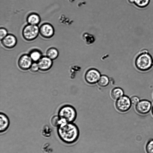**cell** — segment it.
I'll return each mask as SVG.
<instances>
[{"mask_svg":"<svg viewBox=\"0 0 153 153\" xmlns=\"http://www.w3.org/2000/svg\"><path fill=\"white\" fill-rule=\"evenodd\" d=\"M54 34V29L50 24L45 23L39 27V34L43 38L49 39L52 38Z\"/></svg>","mask_w":153,"mask_h":153,"instance_id":"8","label":"cell"},{"mask_svg":"<svg viewBox=\"0 0 153 153\" xmlns=\"http://www.w3.org/2000/svg\"><path fill=\"white\" fill-rule=\"evenodd\" d=\"M29 55L34 62H37L42 56L41 51L36 49L31 50Z\"/></svg>","mask_w":153,"mask_h":153,"instance_id":"17","label":"cell"},{"mask_svg":"<svg viewBox=\"0 0 153 153\" xmlns=\"http://www.w3.org/2000/svg\"><path fill=\"white\" fill-rule=\"evenodd\" d=\"M8 34V32L6 29L3 27L0 29V39L2 40Z\"/></svg>","mask_w":153,"mask_h":153,"instance_id":"24","label":"cell"},{"mask_svg":"<svg viewBox=\"0 0 153 153\" xmlns=\"http://www.w3.org/2000/svg\"><path fill=\"white\" fill-rule=\"evenodd\" d=\"M52 130L48 125H45L43 127L42 130V134L45 137H48L51 136Z\"/></svg>","mask_w":153,"mask_h":153,"instance_id":"20","label":"cell"},{"mask_svg":"<svg viewBox=\"0 0 153 153\" xmlns=\"http://www.w3.org/2000/svg\"><path fill=\"white\" fill-rule=\"evenodd\" d=\"M82 38L85 43L87 45L93 44L95 40L94 36L87 32L83 33L82 36Z\"/></svg>","mask_w":153,"mask_h":153,"instance_id":"16","label":"cell"},{"mask_svg":"<svg viewBox=\"0 0 153 153\" xmlns=\"http://www.w3.org/2000/svg\"><path fill=\"white\" fill-rule=\"evenodd\" d=\"M145 149L147 153H153V139L150 140L147 142Z\"/></svg>","mask_w":153,"mask_h":153,"instance_id":"22","label":"cell"},{"mask_svg":"<svg viewBox=\"0 0 153 153\" xmlns=\"http://www.w3.org/2000/svg\"><path fill=\"white\" fill-rule=\"evenodd\" d=\"M135 0H128L129 2L131 3H134Z\"/></svg>","mask_w":153,"mask_h":153,"instance_id":"26","label":"cell"},{"mask_svg":"<svg viewBox=\"0 0 153 153\" xmlns=\"http://www.w3.org/2000/svg\"><path fill=\"white\" fill-rule=\"evenodd\" d=\"M57 128V133L59 137L65 143H74L79 137L78 128L73 123H62Z\"/></svg>","mask_w":153,"mask_h":153,"instance_id":"1","label":"cell"},{"mask_svg":"<svg viewBox=\"0 0 153 153\" xmlns=\"http://www.w3.org/2000/svg\"><path fill=\"white\" fill-rule=\"evenodd\" d=\"M124 95L123 90L119 87L113 88L110 92V96L114 100H116Z\"/></svg>","mask_w":153,"mask_h":153,"instance_id":"14","label":"cell"},{"mask_svg":"<svg viewBox=\"0 0 153 153\" xmlns=\"http://www.w3.org/2000/svg\"></svg>","mask_w":153,"mask_h":153,"instance_id":"28","label":"cell"},{"mask_svg":"<svg viewBox=\"0 0 153 153\" xmlns=\"http://www.w3.org/2000/svg\"><path fill=\"white\" fill-rule=\"evenodd\" d=\"M30 71L33 73H35L39 70V66L37 62H33L30 69Z\"/></svg>","mask_w":153,"mask_h":153,"instance_id":"23","label":"cell"},{"mask_svg":"<svg viewBox=\"0 0 153 153\" xmlns=\"http://www.w3.org/2000/svg\"><path fill=\"white\" fill-rule=\"evenodd\" d=\"M115 106L116 110L121 113L128 111L132 106L130 98L124 95L116 100Z\"/></svg>","mask_w":153,"mask_h":153,"instance_id":"5","label":"cell"},{"mask_svg":"<svg viewBox=\"0 0 153 153\" xmlns=\"http://www.w3.org/2000/svg\"><path fill=\"white\" fill-rule=\"evenodd\" d=\"M39 34V27L38 25L28 24L23 27L22 34L23 38L27 41L36 39Z\"/></svg>","mask_w":153,"mask_h":153,"instance_id":"4","label":"cell"},{"mask_svg":"<svg viewBox=\"0 0 153 153\" xmlns=\"http://www.w3.org/2000/svg\"><path fill=\"white\" fill-rule=\"evenodd\" d=\"M101 74L97 69L91 68L88 70L84 75V79L87 83L90 85H94L97 83Z\"/></svg>","mask_w":153,"mask_h":153,"instance_id":"6","label":"cell"},{"mask_svg":"<svg viewBox=\"0 0 153 153\" xmlns=\"http://www.w3.org/2000/svg\"><path fill=\"white\" fill-rule=\"evenodd\" d=\"M27 22L28 24L38 25L41 21L39 16L36 13H31L27 18Z\"/></svg>","mask_w":153,"mask_h":153,"instance_id":"13","label":"cell"},{"mask_svg":"<svg viewBox=\"0 0 153 153\" xmlns=\"http://www.w3.org/2000/svg\"><path fill=\"white\" fill-rule=\"evenodd\" d=\"M77 112L73 106L66 105L59 109L58 115L62 123H73L77 117Z\"/></svg>","mask_w":153,"mask_h":153,"instance_id":"3","label":"cell"},{"mask_svg":"<svg viewBox=\"0 0 153 153\" xmlns=\"http://www.w3.org/2000/svg\"><path fill=\"white\" fill-rule=\"evenodd\" d=\"M152 105L151 102L146 99L141 100L135 106L136 111L141 115H146L151 110Z\"/></svg>","mask_w":153,"mask_h":153,"instance_id":"7","label":"cell"},{"mask_svg":"<svg viewBox=\"0 0 153 153\" xmlns=\"http://www.w3.org/2000/svg\"><path fill=\"white\" fill-rule=\"evenodd\" d=\"M109 83V77L105 75H101L97 84L100 88H104L107 87Z\"/></svg>","mask_w":153,"mask_h":153,"instance_id":"18","label":"cell"},{"mask_svg":"<svg viewBox=\"0 0 153 153\" xmlns=\"http://www.w3.org/2000/svg\"><path fill=\"white\" fill-rule=\"evenodd\" d=\"M10 122L8 117L5 114H0V132L3 133L6 131L9 127Z\"/></svg>","mask_w":153,"mask_h":153,"instance_id":"12","label":"cell"},{"mask_svg":"<svg viewBox=\"0 0 153 153\" xmlns=\"http://www.w3.org/2000/svg\"><path fill=\"white\" fill-rule=\"evenodd\" d=\"M33 62L29 55L25 54L19 57L18 61V65L20 69L26 71L30 69Z\"/></svg>","mask_w":153,"mask_h":153,"instance_id":"9","label":"cell"},{"mask_svg":"<svg viewBox=\"0 0 153 153\" xmlns=\"http://www.w3.org/2000/svg\"><path fill=\"white\" fill-rule=\"evenodd\" d=\"M51 124L53 127L57 128L61 123L62 122L58 116H53L51 120Z\"/></svg>","mask_w":153,"mask_h":153,"instance_id":"19","label":"cell"},{"mask_svg":"<svg viewBox=\"0 0 153 153\" xmlns=\"http://www.w3.org/2000/svg\"><path fill=\"white\" fill-rule=\"evenodd\" d=\"M37 62L39 70L42 71H46L49 70L53 64V60L46 56H42Z\"/></svg>","mask_w":153,"mask_h":153,"instance_id":"11","label":"cell"},{"mask_svg":"<svg viewBox=\"0 0 153 153\" xmlns=\"http://www.w3.org/2000/svg\"><path fill=\"white\" fill-rule=\"evenodd\" d=\"M1 41L2 45L5 48L8 49L14 48L17 43L16 38L14 35L11 34H8Z\"/></svg>","mask_w":153,"mask_h":153,"instance_id":"10","label":"cell"},{"mask_svg":"<svg viewBox=\"0 0 153 153\" xmlns=\"http://www.w3.org/2000/svg\"><path fill=\"white\" fill-rule=\"evenodd\" d=\"M151 113L152 116H153V105L152 106V108L151 109Z\"/></svg>","mask_w":153,"mask_h":153,"instance_id":"27","label":"cell"},{"mask_svg":"<svg viewBox=\"0 0 153 153\" xmlns=\"http://www.w3.org/2000/svg\"><path fill=\"white\" fill-rule=\"evenodd\" d=\"M149 1L150 0H135L134 3L139 7H143L148 5Z\"/></svg>","mask_w":153,"mask_h":153,"instance_id":"21","label":"cell"},{"mask_svg":"<svg viewBox=\"0 0 153 153\" xmlns=\"http://www.w3.org/2000/svg\"><path fill=\"white\" fill-rule=\"evenodd\" d=\"M135 65L138 71L146 72L150 70L153 66V59L147 52H143L137 57Z\"/></svg>","mask_w":153,"mask_h":153,"instance_id":"2","label":"cell"},{"mask_svg":"<svg viewBox=\"0 0 153 153\" xmlns=\"http://www.w3.org/2000/svg\"><path fill=\"white\" fill-rule=\"evenodd\" d=\"M59 54V51L55 48L51 47L49 48L46 52V56L52 60L56 59Z\"/></svg>","mask_w":153,"mask_h":153,"instance_id":"15","label":"cell"},{"mask_svg":"<svg viewBox=\"0 0 153 153\" xmlns=\"http://www.w3.org/2000/svg\"><path fill=\"white\" fill-rule=\"evenodd\" d=\"M132 105L135 106L140 100L139 98L136 96H133L130 98Z\"/></svg>","mask_w":153,"mask_h":153,"instance_id":"25","label":"cell"}]
</instances>
